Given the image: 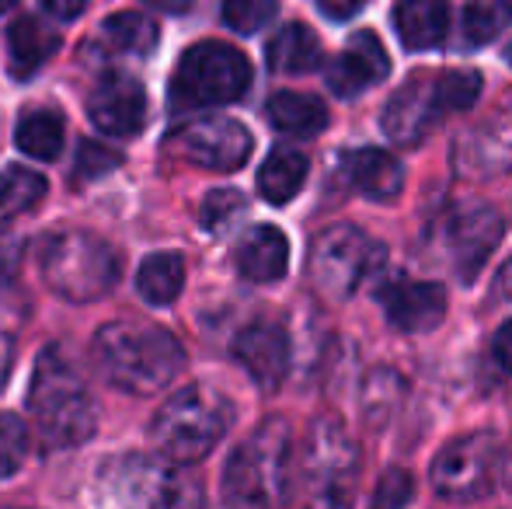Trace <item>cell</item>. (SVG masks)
<instances>
[{"label": "cell", "mask_w": 512, "mask_h": 509, "mask_svg": "<svg viewBox=\"0 0 512 509\" xmlns=\"http://www.w3.org/2000/svg\"><path fill=\"white\" fill-rule=\"evenodd\" d=\"M28 426L18 415H0V478H11L28 461Z\"/></svg>", "instance_id": "obj_34"}, {"label": "cell", "mask_w": 512, "mask_h": 509, "mask_svg": "<svg viewBox=\"0 0 512 509\" xmlns=\"http://www.w3.org/2000/svg\"><path fill=\"white\" fill-rule=\"evenodd\" d=\"M91 353L112 387L136 398L161 394L185 370V349L154 321H108L95 332Z\"/></svg>", "instance_id": "obj_1"}, {"label": "cell", "mask_w": 512, "mask_h": 509, "mask_svg": "<svg viewBox=\"0 0 512 509\" xmlns=\"http://www.w3.org/2000/svg\"><path fill=\"white\" fill-rule=\"evenodd\" d=\"M499 440L492 433H467L450 440L432 461V489L450 503L485 499L495 485Z\"/></svg>", "instance_id": "obj_10"}, {"label": "cell", "mask_w": 512, "mask_h": 509, "mask_svg": "<svg viewBox=\"0 0 512 509\" xmlns=\"http://www.w3.org/2000/svg\"><path fill=\"white\" fill-rule=\"evenodd\" d=\"M251 133L237 119H189L168 136V150L209 171H237L251 157Z\"/></svg>", "instance_id": "obj_11"}, {"label": "cell", "mask_w": 512, "mask_h": 509, "mask_svg": "<svg viewBox=\"0 0 512 509\" xmlns=\"http://www.w3.org/2000/svg\"><path fill=\"white\" fill-rule=\"evenodd\" d=\"M394 28H398L401 46L411 53L443 46L446 28H450V7L446 0H401L394 7Z\"/></svg>", "instance_id": "obj_20"}, {"label": "cell", "mask_w": 512, "mask_h": 509, "mask_svg": "<svg viewBox=\"0 0 512 509\" xmlns=\"http://www.w3.org/2000/svg\"><path fill=\"white\" fill-rule=\"evenodd\" d=\"M443 119L436 105V77L432 74H415L411 81L401 84L384 105V133L401 147H418L429 136V129Z\"/></svg>", "instance_id": "obj_12"}, {"label": "cell", "mask_w": 512, "mask_h": 509, "mask_svg": "<svg viewBox=\"0 0 512 509\" xmlns=\"http://www.w3.org/2000/svg\"><path fill=\"white\" fill-rule=\"evenodd\" d=\"M102 32H105L108 46L119 49V53H129V56H150L157 49V42H161L157 21L140 11L112 14V18H105Z\"/></svg>", "instance_id": "obj_27"}, {"label": "cell", "mask_w": 512, "mask_h": 509, "mask_svg": "<svg viewBox=\"0 0 512 509\" xmlns=\"http://www.w3.org/2000/svg\"><path fill=\"white\" fill-rule=\"evenodd\" d=\"M25 297L11 283H0V387L11 377L14 356H18V332L25 325Z\"/></svg>", "instance_id": "obj_30"}, {"label": "cell", "mask_w": 512, "mask_h": 509, "mask_svg": "<svg viewBox=\"0 0 512 509\" xmlns=\"http://www.w3.org/2000/svg\"><path fill=\"white\" fill-rule=\"evenodd\" d=\"M234 356L262 391H276L290 370V339L279 325H248L234 342Z\"/></svg>", "instance_id": "obj_17"}, {"label": "cell", "mask_w": 512, "mask_h": 509, "mask_svg": "<svg viewBox=\"0 0 512 509\" xmlns=\"http://www.w3.org/2000/svg\"><path fill=\"white\" fill-rule=\"evenodd\" d=\"M502 231H506V220L492 206H474V210H464L453 220L450 245L453 258H457V276L464 283H474L481 265L492 258L495 245L502 241Z\"/></svg>", "instance_id": "obj_16"}, {"label": "cell", "mask_w": 512, "mask_h": 509, "mask_svg": "<svg viewBox=\"0 0 512 509\" xmlns=\"http://www.w3.org/2000/svg\"><path fill=\"white\" fill-rule=\"evenodd\" d=\"M307 157L297 147H276L258 168V192L265 203L283 206L304 189L307 182Z\"/></svg>", "instance_id": "obj_23"}, {"label": "cell", "mask_w": 512, "mask_h": 509, "mask_svg": "<svg viewBox=\"0 0 512 509\" xmlns=\"http://www.w3.org/2000/svg\"><path fill=\"white\" fill-rule=\"evenodd\" d=\"M143 4L157 7V11H164V14H185L196 0H143Z\"/></svg>", "instance_id": "obj_40"}, {"label": "cell", "mask_w": 512, "mask_h": 509, "mask_svg": "<svg viewBox=\"0 0 512 509\" xmlns=\"http://www.w3.org/2000/svg\"><path fill=\"white\" fill-rule=\"evenodd\" d=\"M244 210H248V203H244V196L237 189H213L203 199L199 220H203V227L209 234H216V238H220V234L234 231V224L244 217Z\"/></svg>", "instance_id": "obj_32"}, {"label": "cell", "mask_w": 512, "mask_h": 509, "mask_svg": "<svg viewBox=\"0 0 512 509\" xmlns=\"http://www.w3.org/2000/svg\"><path fill=\"white\" fill-rule=\"evenodd\" d=\"M345 175L363 196L377 199V203H391L405 189V168L394 154L380 147H359L345 154Z\"/></svg>", "instance_id": "obj_18"}, {"label": "cell", "mask_w": 512, "mask_h": 509, "mask_svg": "<svg viewBox=\"0 0 512 509\" xmlns=\"http://www.w3.org/2000/svg\"><path fill=\"white\" fill-rule=\"evenodd\" d=\"M293 436L283 419H269L237 443L223 468V499L230 506H276L290 496Z\"/></svg>", "instance_id": "obj_4"}, {"label": "cell", "mask_w": 512, "mask_h": 509, "mask_svg": "<svg viewBox=\"0 0 512 509\" xmlns=\"http://www.w3.org/2000/svg\"><path fill=\"white\" fill-rule=\"evenodd\" d=\"M502 56H506V63H509V67H512V42H509V46H506V53H502Z\"/></svg>", "instance_id": "obj_42"}, {"label": "cell", "mask_w": 512, "mask_h": 509, "mask_svg": "<svg viewBox=\"0 0 512 509\" xmlns=\"http://www.w3.org/2000/svg\"><path fill=\"white\" fill-rule=\"evenodd\" d=\"M42 7H46L53 18L60 21H74L84 14V7H88V0H42Z\"/></svg>", "instance_id": "obj_38"}, {"label": "cell", "mask_w": 512, "mask_h": 509, "mask_svg": "<svg viewBox=\"0 0 512 509\" xmlns=\"http://www.w3.org/2000/svg\"><path fill=\"white\" fill-rule=\"evenodd\" d=\"M182 286H185V262H182V255H175V252L150 255L147 262L140 265V272H136V290L154 307L175 304V300L182 297Z\"/></svg>", "instance_id": "obj_25"}, {"label": "cell", "mask_w": 512, "mask_h": 509, "mask_svg": "<svg viewBox=\"0 0 512 509\" xmlns=\"http://www.w3.org/2000/svg\"><path fill=\"white\" fill-rule=\"evenodd\" d=\"M248 84V56L241 49L227 46V42L206 39L182 53L168 88V105L178 116L196 109H213V105H230L248 91Z\"/></svg>", "instance_id": "obj_6"}, {"label": "cell", "mask_w": 512, "mask_h": 509, "mask_svg": "<svg viewBox=\"0 0 512 509\" xmlns=\"http://www.w3.org/2000/svg\"><path fill=\"white\" fill-rule=\"evenodd\" d=\"M377 300L384 307L387 321L398 332H432L446 314V290L429 279H387L377 290Z\"/></svg>", "instance_id": "obj_13"}, {"label": "cell", "mask_w": 512, "mask_h": 509, "mask_svg": "<svg viewBox=\"0 0 512 509\" xmlns=\"http://www.w3.org/2000/svg\"><path fill=\"white\" fill-rule=\"evenodd\" d=\"M119 164H122V154L115 147L98 143V140H81V147H77V161H74V175L95 182V178H105L108 171H115Z\"/></svg>", "instance_id": "obj_35"}, {"label": "cell", "mask_w": 512, "mask_h": 509, "mask_svg": "<svg viewBox=\"0 0 512 509\" xmlns=\"http://www.w3.org/2000/svg\"><path fill=\"white\" fill-rule=\"evenodd\" d=\"M28 412L49 450H67L91 440L98 426V405L84 377L56 346L42 349L28 384Z\"/></svg>", "instance_id": "obj_2"}, {"label": "cell", "mask_w": 512, "mask_h": 509, "mask_svg": "<svg viewBox=\"0 0 512 509\" xmlns=\"http://www.w3.org/2000/svg\"><path fill=\"white\" fill-rule=\"evenodd\" d=\"M481 95V74L478 70H446L436 77V105L443 116L464 112L478 102Z\"/></svg>", "instance_id": "obj_31"}, {"label": "cell", "mask_w": 512, "mask_h": 509, "mask_svg": "<svg viewBox=\"0 0 512 509\" xmlns=\"http://www.w3.org/2000/svg\"><path fill=\"white\" fill-rule=\"evenodd\" d=\"M178 468L182 464L168 457L126 454L102 468V499L119 506H182L203 499V492Z\"/></svg>", "instance_id": "obj_7"}, {"label": "cell", "mask_w": 512, "mask_h": 509, "mask_svg": "<svg viewBox=\"0 0 512 509\" xmlns=\"http://www.w3.org/2000/svg\"><path fill=\"white\" fill-rule=\"evenodd\" d=\"M495 360L512 374V321H506V325L495 332Z\"/></svg>", "instance_id": "obj_39"}, {"label": "cell", "mask_w": 512, "mask_h": 509, "mask_svg": "<svg viewBox=\"0 0 512 509\" xmlns=\"http://www.w3.org/2000/svg\"><path fill=\"white\" fill-rule=\"evenodd\" d=\"M359 475V454L338 422H317L300 454V482L314 503H345Z\"/></svg>", "instance_id": "obj_9"}, {"label": "cell", "mask_w": 512, "mask_h": 509, "mask_svg": "<svg viewBox=\"0 0 512 509\" xmlns=\"http://www.w3.org/2000/svg\"><path fill=\"white\" fill-rule=\"evenodd\" d=\"M391 70V60H387L384 42L377 39V32L363 28L349 39V46L331 60V67L324 70V81L335 91L338 98H352L363 95L370 84H380Z\"/></svg>", "instance_id": "obj_15"}, {"label": "cell", "mask_w": 512, "mask_h": 509, "mask_svg": "<svg viewBox=\"0 0 512 509\" xmlns=\"http://www.w3.org/2000/svg\"><path fill=\"white\" fill-rule=\"evenodd\" d=\"M512 25V0H467L464 35L471 46H488Z\"/></svg>", "instance_id": "obj_29"}, {"label": "cell", "mask_w": 512, "mask_h": 509, "mask_svg": "<svg viewBox=\"0 0 512 509\" xmlns=\"http://www.w3.org/2000/svg\"><path fill=\"white\" fill-rule=\"evenodd\" d=\"M265 60L276 74H310L324 63V49L317 42V35L307 25L293 21L283 25L265 46Z\"/></svg>", "instance_id": "obj_22"}, {"label": "cell", "mask_w": 512, "mask_h": 509, "mask_svg": "<svg viewBox=\"0 0 512 509\" xmlns=\"http://www.w3.org/2000/svg\"><path fill=\"white\" fill-rule=\"evenodd\" d=\"M56 49H60V35L56 28L42 25L39 18H18L7 28V60H11V74L18 81L39 74Z\"/></svg>", "instance_id": "obj_21"}, {"label": "cell", "mask_w": 512, "mask_h": 509, "mask_svg": "<svg viewBox=\"0 0 512 509\" xmlns=\"http://www.w3.org/2000/svg\"><path fill=\"white\" fill-rule=\"evenodd\" d=\"M42 196H46V178L39 171L25 168V164L0 168V213L4 217H18V213L32 210Z\"/></svg>", "instance_id": "obj_28"}, {"label": "cell", "mask_w": 512, "mask_h": 509, "mask_svg": "<svg viewBox=\"0 0 512 509\" xmlns=\"http://www.w3.org/2000/svg\"><path fill=\"white\" fill-rule=\"evenodd\" d=\"M39 272L53 293L70 304H91L102 300L119 283L122 258L115 248L88 231H63L42 245Z\"/></svg>", "instance_id": "obj_5"}, {"label": "cell", "mask_w": 512, "mask_h": 509, "mask_svg": "<svg viewBox=\"0 0 512 509\" xmlns=\"http://www.w3.org/2000/svg\"><path fill=\"white\" fill-rule=\"evenodd\" d=\"M411 496H415V482H411V475L401 468H391L384 478H380L377 492H373V503L377 506H405Z\"/></svg>", "instance_id": "obj_36"}, {"label": "cell", "mask_w": 512, "mask_h": 509, "mask_svg": "<svg viewBox=\"0 0 512 509\" xmlns=\"http://www.w3.org/2000/svg\"><path fill=\"white\" fill-rule=\"evenodd\" d=\"M88 119L108 136H136L147 123V95L143 84L129 74H108L88 95Z\"/></svg>", "instance_id": "obj_14"}, {"label": "cell", "mask_w": 512, "mask_h": 509, "mask_svg": "<svg viewBox=\"0 0 512 509\" xmlns=\"http://www.w3.org/2000/svg\"><path fill=\"white\" fill-rule=\"evenodd\" d=\"M230 426H234V401L209 384H189L157 408L150 440L168 461L196 464L213 454Z\"/></svg>", "instance_id": "obj_3"}, {"label": "cell", "mask_w": 512, "mask_h": 509, "mask_svg": "<svg viewBox=\"0 0 512 509\" xmlns=\"http://www.w3.org/2000/svg\"><path fill=\"white\" fill-rule=\"evenodd\" d=\"M363 4L366 0H317V11L331 21H349L363 11Z\"/></svg>", "instance_id": "obj_37"}, {"label": "cell", "mask_w": 512, "mask_h": 509, "mask_svg": "<svg viewBox=\"0 0 512 509\" xmlns=\"http://www.w3.org/2000/svg\"><path fill=\"white\" fill-rule=\"evenodd\" d=\"M279 0H223V21L241 35H255L276 18Z\"/></svg>", "instance_id": "obj_33"}, {"label": "cell", "mask_w": 512, "mask_h": 509, "mask_svg": "<svg viewBox=\"0 0 512 509\" xmlns=\"http://www.w3.org/2000/svg\"><path fill=\"white\" fill-rule=\"evenodd\" d=\"M14 4H18V0H0V14H4L7 7H14Z\"/></svg>", "instance_id": "obj_41"}, {"label": "cell", "mask_w": 512, "mask_h": 509, "mask_svg": "<svg viewBox=\"0 0 512 509\" xmlns=\"http://www.w3.org/2000/svg\"><path fill=\"white\" fill-rule=\"evenodd\" d=\"M14 143L32 161H56L63 150V119L49 109L25 112L14 126Z\"/></svg>", "instance_id": "obj_26"}, {"label": "cell", "mask_w": 512, "mask_h": 509, "mask_svg": "<svg viewBox=\"0 0 512 509\" xmlns=\"http://www.w3.org/2000/svg\"><path fill=\"white\" fill-rule=\"evenodd\" d=\"M380 258H384V245H377L359 227L338 224L317 234V241L310 245L307 272L310 283L328 300H345L359 290V283L370 276V269Z\"/></svg>", "instance_id": "obj_8"}, {"label": "cell", "mask_w": 512, "mask_h": 509, "mask_svg": "<svg viewBox=\"0 0 512 509\" xmlns=\"http://www.w3.org/2000/svg\"><path fill=\"white\" fill-rule=\"evenodd\" d=\"M269 123L286 136H317L328 126V109L321 98L304 91H276L265 105Z\"/></svg>", "instance_id": "obj_24"}, {"label": "cell", "mask_w": 512, "mask_h": 509, "mask_svg": "<svg viewBox=\"0 0 512 509\" xmlns=\"http://www.w3.org/2000/svg\"><path fill=\"white\" fill-rule=\"evenodd\" d=\"M237 269L251 283H276L290 269V241L279 227L258 224L237 248Z\"/></svg>", "instance_id": "obj_19"}]
</instances>
